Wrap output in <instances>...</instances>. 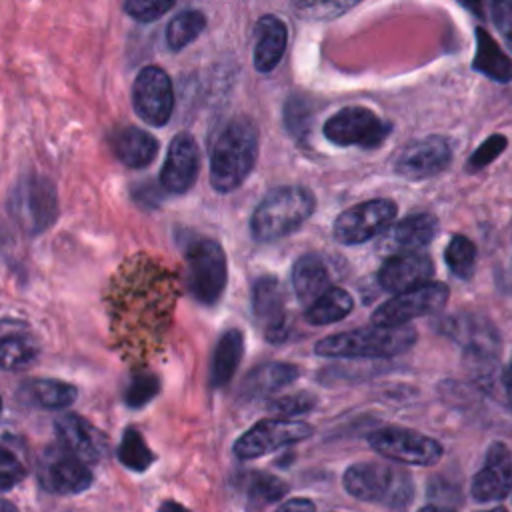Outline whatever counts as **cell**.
Masks as SVG:
<instances>
[{
    "mask_svg": "<svg viewBox=\"0 0 512 512\" xmlns=\"http://www.w3.org/2000/svg\"><path fill=\"white\" fill-rule=\"evenodd\" d=\"M352 308V296L344 288L332 286L322 296H318L310 306H306L304 318L314 326H326L344 320L352 312Z\"/></svg>",
    "mask_w": 512,
    "mask_h": 512,
    "instance_id": "cell-29",
    "label": "cell"
},
{
    "mask_svg": "<svg viewBox=\"0 0 512 512\" xmlns=\"http://www.w3.org/2000/svg\"><path fill=\"white\" fill-rule=\"evenodd\" d=\"M112 154L128 168H144L152 164L158 154V140L136 126L116 128L110 134Z\"/></svg>",
    "mask_w": 512,
    "mask_h": 512,
    "instance_id": "cell-23",
    "label": "cell"
},
{
    "mask_svg": "<svg viewBox=\"0 0 512 512\" xmlns=\"http://www.w3.org/2000/svg\"><path fill=\"white\" fill-rule=\"evenodd\" d=\"M392 132V124L366 106H346L324 122V136L336 146L374 148Z\"/></svg>",
    "mask_w": 512,
    "mask_h": 512,
    "instance_id": "cell-9",
    "label": "cell"
},
{
    "mask_svg": "<svg viewBox=\"0 0 512 512\" xmlns=\"http://www.w3.org/2000/svg\"><path fill=\"white\" fill-rule=\"evenodd\" d=\"M118 458L126 468H130L134 472H144L154 462L152 450L148 448V444L144 442L140 432L134 428H128L124 432L122 442L118 446Z\"/></svg>",
    "mask_w": 512,
    "mask_h": 512,
    "instance_id": "cell-34",
    "label": "cell"
},
{
    "mask_svg": "<svg viewBox=\"0 0 512 512\" xmlns=\"http://www.w3.org/2000/svg\"><path fill=\"white\" fill-rule=\"evenodd\" d=\"M500 402H504L508 408H512V354L508 364L500 370V384H498V394Z\"/></svg>",
    "mask_w": 512,
    "mask_h": 512,
    "instance_id": "cell-43",
    "label": "cell"
},
{
    "mask_svg": "<svg viewBox=\"0 0 512 512\" xmlns=\"http://www.w3.org/2000/svg\"><path fill=\"white\" fill-rule=\"evenodd\" d=\"M260 148L258 126L250 116L232 118L216 136L210 150V184L228 194L244 184L256 166Z\"/></svg>",
    "mask_w": 512,
    "mask_h": 512,
    "instance_id": "cell-1",
    "label": "cell"
},
{
    "mask_svg": "<svg viewBox=\"0 0 512 512\" xmlns=\"http://www.w3.org/2000/svg\"><path fill=\"white\" fill-rule=\"evenodd\" d=\"M448 296V286L442 282L422 284L380 304L372 312V322L374 326H408L414 318L440 312L448 302Z\"/></svg>",
    "mask_w": 512,
    "mask_h": 512,
    "instance_id": "cell-11",
    "label": "cell"
},
{
    "mask_svg": "<svg viewBox=\"0 0 512 512\" xmlns=\"http://www.w3.org/2000/svg\"><path fill=\"white\" fill-rule=\"evenodd\" d=\"M8 214L26 234L44 232L58 214L54 182L38 174L20 178L8 196Z\"/></svg>",
    "mask_w": 512,
    "mask_h": 512,
    "instance_id": "cell-6",
    "label": "cell"
},
{
    "mask_svg": "<svg viewBox=\"0 0 512 512\" xmlns=\"http://www.w3.org/2000/svg\"><path fill=\"white\" fill-rule=\"evenodd\" d=\"M0 412H2V398H0Z\"/></svg>",
    "mask_w": 512,
    "mask_h": 512,
    "instance_id": "cell-49",
    "label": "cell"
},
{
    "mask_svg": "<svg viewBox=\"0 0 512 512\" xmlns=\"http://www.w3.org/2000/svg\"><path fill=\"white\" fill-rule=\"evenodd\" d=\"M284 124L288 128V132L302 140L306 136V132L310 130L312 124V108L310 102L302 96H292L286 106H284Z\"/></svg>",
    "mask_w": 512,
    "mask_h": 512,
    "instance_id": "cell-36",
    "label": "cell"
},
{
    "mask_svg": "<svg viewBox=\"0 0 512 512\" xmlns=\"http://www.w3.org/2000/svg\"><path fill=\"white\" fill-rule=\"evenodd\" d=\"M38 356V346L26 334L0 336V370H20Z\"/></svg>",
    "mask_w": 512,
    "mask_h": 512,
    "instance_id": "cell-32",
    "label": "cell"
},
{
    "mask_svg": "<svg viewBox=\"0 0 512 512\" xmlns=\"http://www.w3.org/2000/svg\"><path fill=\"white\" fill-rule=\"evenodd\" d=\"M506 146H508L506 136H502V134H492V136H488V138L474 150V154L468 158L466 170H468V172H470V170L476 172V170L488 166L492 160H496V158L506 150Z\"/></svg>",
    "mask_w": 512,
    "mask_h": 512,
    "instance_id": "cell-38",
    "label": "cell"
},
{
    "mask_svg": "<svg viewBox=\"0 0 512 512\" xmlns=\"http://www.w3.org/2000/svg\"><path fill=\"white\" fill-rule=\"evenodd\" d=\"M0 512H18L10 502H6V500H0Z\"/></svg>",
    "mask_w": 512,
    "mask_h": 512,
    "instance_id": "cell-47",
    "label": "cell"
},
{
    "mask_svg": "<svg viewBox=\"0 0 512 512\" xmlns=\"http://www.w3.org/2000/svg\"><path fill=\"white\" fill-rule=\"evenodd\" d=\"M444 262L456 278L468 280L474 274V266H476L474 242L464 234H454L444 248Z\"/></svg>",
    "mask_w": 512,
    "mask_h": 512,
    "instance_id": "cell-33",
    "label": "cell"
},
{
    "mask_svg": "<svg viewBox=\"0 0 512 512\" xmlns=\"http://www.w3.org/2000/svg\"><path fill=\"white\" fill-rule=\"evenodd\" d=\"M200 172V150L192 134L180 132L172 138L160 170V184L170 194L188 192Z\"/></svg>",
    "mask_w": 512,
    "mask_h": 512,
    "instance_id": "cell-17",
    "label": "cell"
},
{
    "mask_svg": "<svg viewBox=\"0 0 512 512\" xmlns=\"http://www.w3.org/2000/svg\"><path fill=\"white\" fill-rule=\"evenodd\" d=\"M480 512H508L504 506H494V508H488V510H480Z\"/></svg>",
    "mask_w": 512,
    "mask_h": 512,
    "instance_id": "cell-48",
    "label": "cell"
},
{
    "mask_svg": "<svg viewBox=\"0 0 512 512\" xmlns=\"http://www.w3.org/2000/svg\"><path fill=\"white\" fill-rule=\"evenodd\" d=\"M288 492V484L268 472L250 470L244 476V494H246V506L250 512H258L268 504L280 502Z\"/></svg>",
    "mask_w": 512,
    "mask_h": 512,
    "instance_id": "cell-30",
    "label": "cell"
},
{
    "mask_svg": "<svg viewBox=\"0 0 512 512\" xmlns=\"http://www.w3.org/2000/svg\"><path fill=\"white\" fill-rule=\"evenodd\" d=\"M242 356H244L242 330L230 328V330L222 332V336L216 342L212 362H210V376H208L210 386L224 388L236 374V368L240 366Z\"/></svg>",
    "mask_w": 512,
    "mask_h": 512,
    "instance_id": "cell-24",
    "label": "cell"
},
{
    "mask_svg": "<svg viewBox=\"0 0 512 512\" xmlns=\"http://www.w3.org/2000/svg\"><path fill=\"white\" fill-rule=\"evenodd\" d=\"M252 314L262 324L268 342L278 344L288 336L282 286L274 276H260L252 284Z\"/></svg>",
    "mask_w": 512,
    "mask_h": 512,
    "instance_id": "cell-18",
    "label": "cell"
},
{
    "mask_svg": "<svg viewBox=\"0 0 512 512\" xmlns=\"http://www.w3.org/2000/svg\"><path fill=\"white\" fill-rule=\"evenodd\" d=\"M512 492V452L504 442H492L480 470L472 476L470 494L476 502H500Z\"/></svg>",
    "mask_w": 512,
    "mask_h": 512,
    "instance_id": "cell-16",
    "label": "cell"
},
{
    "mask_svg": "<svg viewBox=\"0 0 512 512\" xmlns=\"http://www.w3.org/2000/svg\"><path fill=\"white\" fill-rule=\"evenodd\" d=\"M490 14L496 30L504 38V44L512 50V0L492 2Z\"/></svg>",
    "mask_w": 512,
    "mask_h": 512,
    "instance_id": "cell-42",
    "label": "cell"
},
{
    "mask_svg": "<svg viewBox=\"0 0 512 512\" xmlns=\"http://www.w3.org/2000/svg\"><path fill=\"white\" fill-rule=\"evenodd\" d=\"M476 54L472 58V68L494 82H510L512 80V60L504 54L498 42L484 30L476 28Z\"/></svg>",
    "mask_w": 512,
    "mask_h": 512,
    "instance_id": "cell-26",
    "label": "cell"
},
{
    "mask_svg": "<svg viewBox=\"0 0 512 512\" xmlns=\"http://www.w3.org/2000/svg\"><path fill=\"white\" fill-rule=\"evenodd\" d=\"M314 406H316V396L310 392H304V390L280 396L270 402L272 412H276L284 418H290V420H292V416H302V414L310 412Z\"/></svg>",
    "mask_w": 512,
    "mask_h": 512,
    "instance_id": "cell-37",
    "label": "cell"
},
{
    "mask_svg": "<svg viewBox=\"0 0 512 512\" xmlns=\"http://www.w3.org/2000/svg\"><path fill=\"white\" fill-rule=\"evenodd\" d=\"M184 254L188 292L200 304H216L228 282V262L224 248L212 238H196L188 242Z\"/></svg>",
    "mask_w": 512,
    "mask_h": 512,
    "instance_id": "cell-5",
    "label": "cell"
},
{
    "mask_svg": "<svg viewBox=\"0 0 512 512\" xmlns=\"http://www.w3.org/2000/svg\"><path fill=\"white\" fill-rule=\"evenodd\" d=\"M312 426L296 418H264L250 426L232 446V452L240 460H254L302 442L312 436Z\"/></svg>",
    "mask_w": 512,
    "mask_h": 512,
    "instance_id": "cell-8",
    "label": "cell"
},
{
    "mask_svg": "<svg viewBox=\"0 0 512 512\" xmlns=\"http://www.w3.org/2000/svg\"><path fill=\"white\" fill-rule=\"evenodd\" d=\"M174 8V2H158V0H128L124 10L138 22H154L162 14Z\"/></svg>",
    "mask_w": 512,
    "mask_h": 512,
    "instance_id": "cell-39",
    "label": "cell"
},
{
    "mask_svg": "<svg viewBox=\"0 0 512 512\" xmlns=\"http://www.w3.org/2000/svg\"><path fill=\"white\" fill-rule=\"evenodd\" d=\"M24 478V466L6 448L0 446V492L10 490Z\"/></svg>",
    "mask_w": 512,
    "mask_h": 512,
    "instance_id": "cell-41",
    "label": "cell"
},
{
    "mask_svg": "<svg viewBox=\"0 0 512 512\" xmlns=\"http://www.w3.org/2000/svg\"><path fill=\"white\" fill-rule=\"evenodd\" d=\"M204 28H206V16L200 10L196 8L182 10L166 26V44L172 50H182L184 46L194 42Z\"/></svg>",
    "mask_w": 512,
    "mask_h": 512,
    "instance_id": "cell-31",
    "label": "cell"
},
{
    "mask_svg": "<svg viewBox=\"0 0 512 512\" xmlns=\"http://www.w3.org/2000/svg\"><path fill=\"white\" fill-rule=\"evenodd\" d=\"M132 106L150 126H164L174 110L170 76L158 66H144L132 84Z\"/></svg>",
    "mask_w": 512,
    "mask_h": 512,
    "instance_id": "cell-12",
    "label": "cell"
},
{
    "mask_svg": "<svg viewBox=\"0 0 512 512\" xmlns=\"http://www.w3.org/2000/svg\"><path fill=\"white\" fill-rule=\"evenodd\" d=\"M434 262L424 254H394L384 260L378 270V284L382 290L396 294L414 290L432 282Z\"/></svg>",
    "mask_w": 512,
    "mask_h": 512,
    "instance_id": "cell-20",
    "label": "cell"
},
{
    "mask_svg": "<svg viewBox=\"0 0 512 512\" xmlns=\"http://www.w3.org/2000/svg\"><path fill=\"white\" fill-rule=\"evenodd\" d=\"M438 330L460 344L468 358H496L500 348L498 330L490 320L470 312H458L444 318Z\"/></svg>",
    "mask_w": 512,
    "mask_h": 512,
    "instance_id": "cell-15",
    "label": "cell"
},
{
    "mask_svg": "<svg viewBox=\"0 0 512 512\" xmlns=\"http://www.w3.org/2000/svg\"><path fill=\"white\" fill-rule=\"evenodd\" d=\"M292 288L300 302L310 306L318 296L328 290L330 274L326 264L316 254H304L292 264Z\"/></svg>",
    "mask_w": 512,
    "mask_h": 512,
    "instance_id": "cell-25",
    "label": "cell"
},
{
    "mask_svg": "<svg viewBox=\"0 0 512 512\" xmlns=\"http://www.w3.org/2000/svg\"><path fill=\"white\" fill-rule=\"evenodd\" d=\"M160 392V380L156 374L148 370H140L130 376L128 386L124 390V402L130 408H142Z\"/></svg>",
    "mask_w": 512,
    "mask_h": 512,
    "instance_id": "cell-35",
    "label": "cell"
},
{
    "mask_svg": "<svg viewBox=\"0 0 512 512\" xmlns=\"http://www.w3.org/2000/svg\"><path fill=\"white\" fill-rule=\"evenodd\" d=\"M354 6H356V2H298L294 8L304 18L326 20V18H336Z\"/></svg>",
    "mask_w": 512,
    "mask_h": 512,
    "instance_id": "cell-40",
    "label": "cell"
},
{
    "mask_svg": "<svg viewBox=\"0 0 512 512\" xmlns=\"http://www.w3.org/2000/svg\"><path fill=\"white\" fill-rule=\"evenodd\" d=\"M344 490L362 502L404 506L412 498V478L398 466L384 462H356L344 470Z\"/></svg>",
    "mask_w": 512,
    "mask_h": 512,
    "instance_id": "cell-4",
    "label": "cell"
},
{
    "mask_svg": "<svg viewBox=\"0 0 512 512\" xmlns=\"http://www.w3.org/2000/svg\"><path fill=\"white\" fill-rule=\"evenodd\" d=\"M274 512H316V506L310 498H290L282 502Z\"/></svg>",
    "mask_w": 512,
    "mask_h": 512,
    "instance_id": "cell-44",
    "label": "cell"
},
{
    "mask_svg": "<svg viewBox=\"0 0 512 512\" xmlns=\"http://www.w3.org/2000/svg\"><path fill=\"white\" fill-rule=\"evenodd\" d=\"M368 444L376 454L408 466H432L444 454L442 444L432 436L400 426H384L370 432Z\"/></svg>",
    "mask_w": 512,
    "mask_h": 512,
    "instance_id": "cell-7",
    "label": "cell"
},
{
    "mask_svg": "<svg viewBox=\"0 0 512 512\" xmlns=\"http://www.w3.org/2000/svg\"><path fill=\"white\" fill-rule=\"evenodd\" d=\"M418 512H454V510L446 508V506H438V504H428V506L420 508Z\"/></svg>",
    "mask_w": 512,
    "mask_h": 512,
    "instance_id": "cell-46",
    "label": "cell"
},
{
    "mask_svg": "<svg viewBox=\"0 0 512 512\" xmlns=\"http://www.w3.org/2000/svg\"><path fill=\"white\" fill-rule=\"evenodd\" d=\"M438 232V220L430 212H416L400 222H396L392 228H388L384 236V246L406 254H414V250H420L428 246Z\"/></svg>",
    "mask_w": 512,
    "mask_h": 512,
    "instance_id": "cell-22",
    "label": "cell"
},
{
    "mask_svg": "<svg viewBox=\"0 0 512 512\" xmlns=\"http://www.w3.org/2000/svg\"><path fill=\"white\" fill-rule=\"evenodd\" d=\"M60 446L84 464L98 462L108 450L106 436L78 414H62L54 422Z\"/></svg>",
    "mask_w": 512,
    "mask_h": 512,
    "instance_id": "cell-19",
    "label": "cell"
},
{
    "mask_svg": "<svg viewBox=\"0 0 512 512\" xmlns=\"http://www.w3.org/2000/svg\"><path fill=\"white\" fill-rule=\"evenodd\" d=\"M316 208L314 194L304 186H280L268 192L250 216V234L258 242H274L296 232Z\"/></svg>",
    "mask_w": 512,
    "mask_h": 512,
    "instance_id": "cell-2",
    "label": "cell"
},
{
    "mask_svg": "<svg viewBox=\"0 0 512 512\" xmlns=\"http://www.w3.org/2000/svg\"><path fill=\"white\" fill-rule=\"evenodd\" d=\"M286 44H288L286 22L274 14L260 16L254 26V52H252L254 68L264 74L272 72L280 64L286 52Z\"/></svg>",
    "mask_w": 512,
    "mask_h": 512,
    "instance_id": "cell-21",
    "label": "cell"
},
{
    "mask_svg": "<svg viewBox=\"0 0 512 512\" xmlns=\"http://www.w3.org/2000/svg\"><path fill=\"white\" fill-rule=\"evenodd\" d=\"M452 162V144L444 136H424L406 144L394 162V172L408 180H424L440 174Z\"/></svg>",
    "mask_w": 512,
    "mask_h": 512,
    "instance_id": "cell-14",
    "label": "cell"
},
{
    "mask_svg": "<svg viewBox=\"0 0 512 512\" xmlns=\"http://www.w3.org/2000/svg\"><path fill=\"white\" fill-rule=\"evenodd\" d=\"M300 376L298 366L288 362H268L256 366L244 380V392L252 398L268 396L288 384H292Z\"/></svg>",
    "mask_w": 512,
    "mask_h": 512,
    "instance_id": "cell-28",
    "label": "cell"
},
{
    "mask_svg": "<svg viewBox=\"0 0 512 512\" xmlns=\"http://www.w3.org/2000/svg\"><path fill=\"white\" fill-rule=\"evenodd\" d=\"M396 216V202L390 198H374L360 202L334 220V238L344 246H356L372 240L390 228Z\"/></svg>",
    "mask_w": 512,
    "mask_h": 512,
    "instance_id": "cell-10",
    "label": "cell"
},
{
    "mask_svg": "<svg viewBox=\"0 0 512 512\" xmlns=\"http://www.w3.org/2000/svg\"><path fill=\"white\" fill-rule=\"evenodd\" d=\"M20 396L38 408H46V410H60L70 406L76 396L78 390L76 386L62 382V380H54V378H34L24 382Z\"/></svg>",
    "mask_w": 512,
    "mask_h": 512,
    "instance_id": "cell-27",
    "label": "cell"
},
{
    "mask_svg": "<svg viewBox=\"0 0 512 512\" xmlns=\"http://www.w3.org/2000/svg\"><path fill=\"white\" fill-rule=\"evenodd\" d=\"M158 512H190L188 508H184L182 504H178V502H172V500H168V502H164L162 506H160V510Z\"/></svg>",
    "mask_w": 512,
    "mask_h": 512,
    "instance_id": "cell-45",
    "label": "cell"
},
{
    "mask_svg": "<svg viewBox=\"0 0 512 512\" xmlns=\"http://www.w3.org/2000/svg\"><path fill=\"white\" fill-rule=\"evenodd\" d=\"M416 330L408 326H366L326 336L316 342L314 352L326 358H388L410 350Z\"/></svg>",
    "mask_w": 512,
    "mask_h": 512,
    "instance_id": "cell-3",
    "label": "cell"
},
{
    "mask_svg": "<svg viewBox=\"0 0 512 512\" xmlns=\"http://www.w3.org/2000/svg\"><path fill=\"white\" fill-rule=\"evenodd\" d=\"M36 474L40 486L54 494H78L92 484L90 468L60 444L44 450Z\"/></svg>",
    "mask_w": 512,
    "mask_h": 512,
    "instance_id": "cell-13",
    "label": "cell"
}]
</instances>
